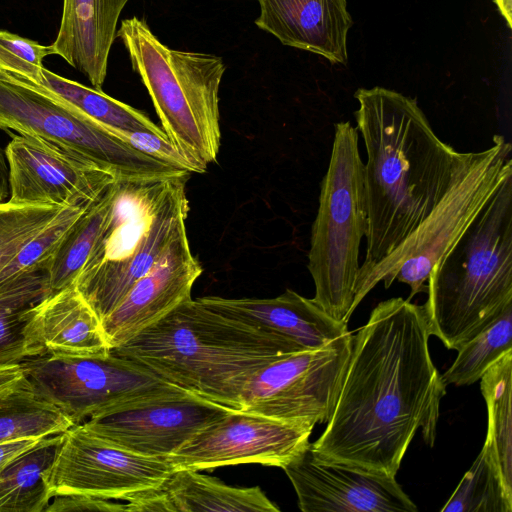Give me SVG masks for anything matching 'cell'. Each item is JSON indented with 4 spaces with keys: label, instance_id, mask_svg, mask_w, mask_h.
Segmentation results:
<instances>
[{
    "label": "cell",
    "instance_id": "6da1fadb",
    "mask_svg": "<svg viewBox=\"0 0 512 512\" xmlns=\"http://www.w3.org/2000/svg\"><path fill=\"white\" fill-rule=\"evenodd\" d=\"M430 336L423 305L401 297L380 302L352 335L333 413L311 451L395 477L419 429L433 447L446 385L430 355Z\"/></svg>",
    "mask_w": 512,
    "mask_h": 512
},
{
    "label": "cell",
    "instance_id": "7a4b0ae2",
    "mask_svg": "<svg viewBox=\"0 0 512 512\" xmlns=\"http://www.w3.org/2000/svg\"><path fill=\"white\" fill-rule=\"evenodd\" d=\"M354 112L367 161L365 257L358 276L390 254L448 189L463 152L434 132L416 99L383 87L360 88Z\"/></svg>",
    "mask_w": 512,
    "mask_h": 512
},
{
    "label": "cell",
    "instance_id": "3957f363",
    "mask_svg": "<svg viewBox=\"0 0 512 512\" xmlns=\"http://www.w3.org/2000/svg\"><path fill=\"white\" fill-rule=\"evenodd\" d=\"M300 350L306 349L191 298L111 352L202 398L239 409L242 390L257 370Z\"/></svg>",
    "mask_w": 512,
    "mask_h": 512
},
{
    "label": "cell",
    "instance_id": "277c9868",
    "mask_svg": "<svg viewBox=\"0 0 512 512\" xmlns=\"http://www.w3.org/2000/svg\"><path fill=\"white\" fill-rule=\"evenodd\" d=\"M427 293L430 335L457 351L512 304V177L434 266Z\"/></svg>",
    "mask_w": 512,
    "mask_h": 512
},
{
    "label": "cell",
    "instance_id": "5b68a950",
    "mask_svg": "<svg viewBox=\"0 0 512 512\" xmlns=\"http://www.w3.org/2000/svg\"><path fill=\"white\" fill-rule=\"evenodd\" d=\"M188 176L116 180L108 227L75 281L101 322L186 230Z\"/></svg>",
    "mask_w": 512,
    "mask_h": 512
},
{
    "label": "cell",
    "instance_id": "8992f818",
    "mask_svg": "<svg viewBox=\"0 0 512 512\" xmlns=\"http://www.w3.org/2000/svg\"><path fill=\"white\" fill-rule=\"evenodd\" d=\"M116 37L145 85L162 129L198 173L216 162L221 145L219 90L222 57L173 49L145 20H122Z\"/></svg>",
    "mask_w": 512,
    "mask_h": 512
},
{
    "label": "cell",
    "instance_id": "52a82bcc",
    "mask_svg": "<svg viewBox=\"0 0 512 512\" xmlns=\"http://www.w3.org/2000/svg\"><path fill=\"white\" fill-rule=\"evenodd\" d=\"M512 145L494 135L488 148L463 152L461 161L443 197L417 228L390 254L363 275L354 287L353 311L380 282L385 288L398 282L411 289L410 300L427 291L434 266L449 252L492 198L512 177Z\"/></svg>",
    "mask_w": 512,
    "mask_h": 512
},
{
    "label": "cell",
    "instance_id": "ba28073f",
    "mask_svg": "<svg viewBox=\"0 0 512 512\" xmlns=\"http://www.w3.org/2000/svg\"><path fill=\"white\" fill-rule=\"evenodd\" d=\"M327 171L312 224L308 270L312 300L333 319L347 323L352 313L360 263V245L367 229L363 161L359 133L349 121L334 126Z\"/></svg>",
    "mask_w": 512,
    "mask_h": 512
},
{
    "label": "cell",
    "instance_id": "9c48e42d",
    "mask_svg": "<svg viewBox=\"0 0 512 512\" xmlns=\"http://www.w3.org/2000/svg\"><path fill=\"white\" fill-rule=\"evenodd\" d=\"M0 128L79 154L117 179L189 174L129 145L113 131L41 87L0 76Z\"/></svg>",
    "mask_w": 512,
    "mask_h": 512
},
{
    "label": "cell",
    "instance_id": "30bf717a",
    "mask_svg": "<svg viewBox=\"0 0 512 512\" xmlns=\"http://www.w3.org/2000/svg\"><path fill=\"white\" fill-rule=\"evenodd\" d=\"M21 365L29 386L74 425L129 404L189 392L141 363L112 352L33 357Z\"/></svg>",
    "mask_w": 512,
    "mask_h": 512
},
{
    "label": "cell",
    "instance_id": "8fae6325",
    "mask_svg": "<svg viewBox=\"0 0 512 512\" xmlns=\"http://www.w3.org/2000/svg\"><path fill=\"white\" fill-rule=\"evenodd\" d=\"M352 334L324 347L293 352L257 370L240 395V410L287 422L327 423L349 362Z\"/></svg>",
    "mask_w": 512,
    "mask_h": 512
},
{
    "label": "cell",
    "instance_id": "7c38bea8",
    "mask_svg": "<svg viewBox=\"0 0 512 512\" xmlns=\"http://www.w3.org/2000/svg\"><path fill=\"white\" fill-rule=\"evenodd\" d=\"M175 469L166 459L130 452L75 424L63 432L47 484L51 497L75 494L127 501L157 488Z\"/></svg>",
    "mask_w": 512,
    "mask_h": 512
},
{
    "label": "cell",
    "instance_id": "4fadbf2b",
    "mask_svg": "<svg viewBox=\"0 0 512 512\" xmlns=\"http://www.w3.org/2000/svg\"><path fill=\"white\" fill-rule=\"evenodd\" d=\"M314 426L234 409L166 460L197 471L249 463L283 468L307 448Z\"/></svg>",
    "mask_w": 512,
    "mask_h": 512
},
{
    "label": "cell",
    "instance_id": "5bb4252c",
    "mask_svg": "<svg viewBox=\"0 0 512 512\" xmlns=\"http://www.w3.org/2000/svg\"><path fill=\"white\" fill-rule=\"evenodd\" d=\"M232 410L234 408L185 392L129 404L81 424L130 452L166 459Z\"/></svg>",
    "mask_w": 512,
    "mask_h": 512
},
{
    "label": "cell",
    "instance_id": "9a60e30c",
    "mask_svg": "<svg viewBox=\"0 0 512 512\" xmlns=\"http://www.w3.org/2000/svg\"><path fill=\"white\" fill-rule=\"evenodd\" d=\"M5 153L9 201L18 204H90L117 179L95 162L33 136H14Z\"/></svg>",
    "mask_w": 512,
    "mask_h": 512
},
{
    "label": "cell",
    "instance_id": "2e32d148",
    "mask_svg": "<svg viewBox=\"0 0 512 512\" xmlns=\"http://www.w3.org/2000/svg\"><path fill=\"white\" fill-rule=\"evenodd\" d=\"M310 444V443H309ZM303 512H416L395 477L315 455L309 445L282 468Z\"/></svg>",
    "mask_w": 512,
    "mask_h": 512
},
{
    "label": "cell",
    "instance_id": "e0dca14e",
    "mask_svg": "<svg viewBox=\"0 0 512 512\" xmlns=\"http://www.w3.org/2000/svg\"><path fill=\"white\" fill-rule=\"evenodd\" d=\"M202 271L184 230L155 265L133 285L118 307L102 321L111 350L191 299L192 286Z\"/></svg>",
    "mask_w": 512,
    "mask_h": 512
},
{
    "label": "cell",
    "instance_id": "ac0fdd59",
    "mask_svg": "<svg viewBox=\"0 0 512 512\" xmlns=\"http://www.w3.org/2000/svg\"><path fill=\"white\" fill-rule=\"evenodd\" d=\"M23 334L26 358L87 357L111 352L101 320L75 283L33 306Z\"/></svg>",
    "mask_w": 512,
    "mask_h": 512
},
{
    "label": "cell",
    "instance_id": "d6986e66",
    "mask_svg": "<svg viewBox=\"0 0 512 512\" xmlns=\"http://www.w3.org/2000/svg\"><path fill=\"white\" fill-rule=\"evenodd\" d=\"M255 25L283 45L320 55L332 64L347 62L352 18L346 0H257Z\"/></svg>",
    "mask_w": 512,
    "mask_h": 512
},
{
    "label": "cell",
    "instance_id": "ffe728a7",
    "mask_svg": "<svg viewBox=\"0 0 512 512\" xmlns=\"http://www.w3.org/2000/svg\"><path fill=\"white\" fill-rule=\"evenodd\" d=\"M198 300L229 318L286 337L306 350L324 347L349 332L347 323L333 319L312 299L291 289L267 299L206 296Z\"/></svg>",
    "mask_w": 512,
    "mask_h": 512
},
{
    "label": "cell",
    "instance_id": "44dd1931",
    "mask_svg": "<svg viewBox=\"0 0 512 512\" xmlns=\"http://www.w3.org/2000/svg\"><path fill=\"white\" fill-rule=\"evenodd\" d=\"M125 511L279 512L260 487H234L192 469H175L157 488L138 492Z\"/></svg>",
    "mask_w": 512,
    "mask_h": 512
},
{
    "label": "cell",
    "instance_id": "7402d4cb",
    "mask_svg": "<svg viewBox=\"0 0 512 512\" xmlns=\"http://www.w3.org/2000/svg\"><path fill=\"white\" fill-rule=\"evenodd\" d=\"M129 0H63L56 55L101 90L116 38L119 16Z\"/></svg>",
    "mask_w": 512,
    "mask_h": 512
},
{
    "label": "cell",
    "instance_id": "603a6c76",
    "mask_svg": "<svg viewBox=\"0 0 512 512\" xmlns=\"http://www.w3.org/2000/svg\"><path fill=\"white\" fill-rule=\"evenodd\" d=\"M63 433L43 437L0 470V512H42L52 497L48 473Z\"/></svg>",
    "mask_w": 512,
    "mask_h": 512
},
{
    "label": "cell",
    "instance_id": "cb8c5ba5",
    "mask_svg": "<svg viewBox=\"0 0 512 512\" xmlns=\"http://www.w3.org/2000/svg\"><path fill=\"white\" fill-rule=\"evenodd\" d=\"M488 425L483 447L489 452L506 492L512 496V350L480 378Z\"/></svg>",
    "mask_w": 512,
    "mask_h": 512
},
{
    "label": "cell",
    "instance_id": "d4e9b609",
    "mask_svg": "<svg viewBox=\"0 0 512 512\" xmlns=\"http://www.w3.org/2000/svg\"><path fill=\"white\" fill-rule=\"evenodd\" d=\"M116 180L75 222L50 260L46 269L48 295L75 283L105 233L113 210Z\"/></svg>",
    "mask_w": 512,
    "mask_h": 512
},
{
    "label": "cell",
    "instance_id": "484cf974",
    "mask_svg": "<svg viewBox=\"0 0 512 512\" xmlns=\"http://www.w3.org/2000/svg\"><path fill=\"white\" fill-rule=\"evenodd\" d=\"M34 85L64 100L114 133L146 131L166 135L142 111L108 96L102 90L89 88L46 68H43L39 82Z\"/></svg>",
    "mask_w": 512,
    "mask_h": 512
},
{
    "label": "cell",
    "instance_id": "4316f807",
    "mask_svg": "<svg viewBox=\"0 0 512 512\" xmlns=\"http://www.w3.org/2000/svg\"><path fill=\"white\" fill-rule=\"evenodd\" d=\"M48 296L46 271H34L0 283V364L21 363L29 310Z\"/></svg>",
    "mask_w": 512,
    "mask_h": 512
},
{
    "label": "cell",
    "instance_id": "83f0119b",
    "mask_svg": "<svg viewBox=\"0 0 512 512\" xmlns=\"http://www.w3.org/2000/svg\"><path fill=\"white\" fill-rule=\"evenodd\" d=\"M73 425L61 410L39 396L26 379L0 395V443L63 433Z\"/></svg>",
    "mask_w": 512,
    "mask_h": 512
},
{
    "label": "cell",
    "instance_id": "f1b7e54d",
    "mask_svg": "<svg viewBox=\"0 0 512 512\" xmlns=\"http://www.w3.org/2000/svg\"><path fill=\"white\" fill-rule=\"evenodd\" d=\"M509 350H512V304L458 350L453 364L441 375L442 380L446 386L471 385Z\"/></svg>",
    "mask_w": 512,
    "mask_h": 512
},
{
    "label": "cell",
    "instance_id": "f546056e",
    "mask_svg": "<svg viewBox=\"0 0 512 512\" xmlns=\"http://www.w3.org/2000/svg\"><path fill=\"white\" fill-rule=\"evenodd\" d=\"M441 512H511L512 496L501 481L494 462L485 447Z\"/></svg>",
    "mask_w": 512,
    "mask_h": 512
},
{
    "label": "cell",
    "instance_id": "4dcf8cb0",
    "mask_svg": "<svg viewBox=\"0 0 512 512\" xmlns=\"http://www.w3.org/2000/svg\"><path fill=\"white\" fill-rule=\"evenodd\" d=\"M92 203L62 209L58 216L29 240L0 271V283L22 274L46 271L50 260L72 226Z\"/></svg>",
    "mask_w": 512,
    "mask_h": 512
},
{
    "label": "cell",
    "instance_id": "1f68e13d",
    "mask_svg": "<svg viewBox=\"0 0 512 512\" xmlns=\"http://www.w3.org/2000/svg\"><path fill=\"white\" fill-rule=\"evenodd\" d=\"M52 54V45L0 30V76L36 84L44 68L43 59Z\"/></svg>",
    "mask_w": 512,
    "mask_h": 512
},
{
    "label": "cell",
    "instance_id": "d6a6232c",
    "mask_svg": "<svg viewBox=\"0 0 512 512\" xmlns=\"http://www.w3.org/2000/svg\"><path fill=\"white\" fill-rule=\"evenodd\" d=\"M138 151L186 173H198L195 166L173 145L166 135L146 131L115 133Z\"/></svg>",
    "mask_w": 512,
    "mask_h": 512
},
{
    "label": "cell",
    "instance_id": "836d02e7",
    "mask_svg": "<svg viewBox=\"0 0 512 512\" xmlns=\"http://www.w3.org/2000/svg\"><path fill=\"white\" fill-rule=\"evenodd\" d=\"M51 500L45 512L125 511V504L85 495H55Z\"/></svg>",
    "mask_w": 512,
    "mask_h": 512
},
{
    "label": "cell",
    "instance_id": "e575fe53",
    "mask_svg": "<svg viewBox=\"0 0 512 512\" xmlns=\"http://www.w3.org/2000/svg\"><path fill=\"white\" fill-rule=\"evenodd\" d=\"M43 437H30L0 443V470L19 454L35 446Z\"/></svg>",
    "mask_w": 512,
    "mask_h": 512
},
{
    "label": "cell",
    "instance_id": "d590c367",
    "mask_svg": "<svg viewBox=\"0 0 512 512\" xmlns=\"http://www.w3.org/2000/svg\"><path fill=\"white\" fill-rule=\"evenodd\" d=\"M24 379L21 363L0 364V395L18 387Z\"/></svg>",
    "mask_w": 512,
    "mask_h": 512
},
{
    "label": "cell",
    "instance_id": "8d00e7d4",
    "mask_svg": "<svg viewBox=\"0 0 512 512\" xmlns=\"http://www.w3.org/2000/svg\"><path fill=\"white\" fill-rule=\"evenodd\" d=\"M9 194V167L6 153L0 147V203L6 202Z\"/></svg>",
    "mask_w": 512,
    "mask_h": 512
},
{
    "label": "cell",
    "instance_id": "74e56055",
    "mask_svg": "<svg viewBox=\"0 0 512 512\" xmlns=\"http://www.w3.org/2000/svg\"><path fill=\"white\" fill-rule=\"evenodd\" d=\"M501 15L506 20L507 26L512 27V0H494Z\"/></svg>",
    "mask_w": 512,
    "mask_h": 512
}]
</instances>
